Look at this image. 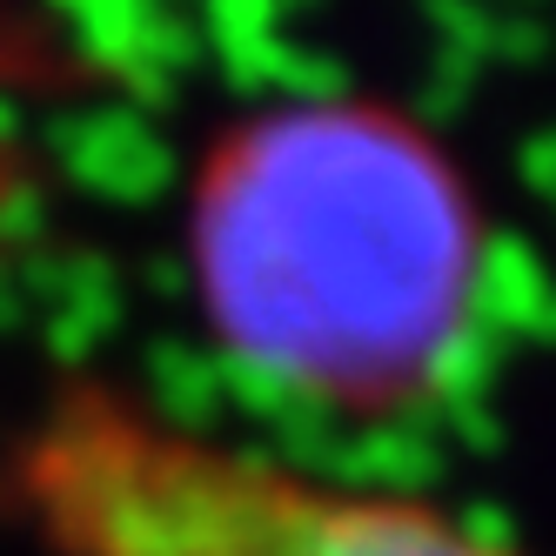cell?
<instances>
[{"mask_svg": "<svg viewBox=\"0 0 556 556\" xmlns=\"http://www.w3.org/2000/svg\"><path fill=\"white\" fill-rule=\"evenodd\" d=\"M188 255L242 369L349 416L416 409L450 376L483 289V202L389 101H289L194 168Z\"/></svg>", "mask_w": 556, "mask_h": 556, "instance_id": "obj_1", "label": "cell"}, {"mask_svg": "<svg viewBox=\"0 0 556 556\" xmlns=\"http://www.w3.org/2000/svg\"><path fill=\"white\" fill-rule=\"evenodd\" d=\"M8 503L48 556H509L422 496L323 483L88 376L14 435Z\"/></svg>", "mask_w": 556, "mask_h": 556, "instance_id": "obj_2", "label": "cell"}]
</instances>
